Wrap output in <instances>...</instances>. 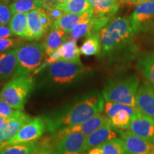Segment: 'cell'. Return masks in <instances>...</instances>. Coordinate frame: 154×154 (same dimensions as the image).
<instances>
[{"label":"cell","instance_id":"obj_22","mask_svg":"<svg viewBox=\"0 0 154 154\" xmlns=\"http://www.w3.org/2000/svg\"><path fill=\"white\" fill-rule=\"evenodd\" d=\"M86 153V154H129L124 140L121 138L108 140L101 145L92 148Z\"/></svg>","mask_w":154,"mask_h":154},{"label":"cell","instance_id":"obj_29","mask_svg":"<svg viewBox=\"0 0 154 154\" xmlns=\"http://www.w3.org/2000/svg\"><path fill=\"white\" fill-rule=\"evenodd\" d=\"M142 76L154 88V52L147 55L138 63Z\"/></svg>","mask_w":154,"mask_h":154},{"label":"cell","instance_id":"obj_14","mask_svg":"<svg viewBox=\"0 0 154 154\" xmlns=\"http://www.w3.org/2000/svg\"><path fill=\"white\" fill-rule=\"evenodd\" d=\"M136 104L141 114L154 119V88L146 81L138 86Z\"/></svg>","mask_w":154,"mask_h":154},{"label":"cell","instance_id":"obj_7","mask_svg":"<svg viewBox=\"0 0 154 154\" xmlns=\"http://www.w3.org/2000/svg\"><path fill=\"white\" fill-rule=\"evenodd\" d=\"M46 131H47V124L43 117L38 116L32 119L28 123L24 124L13 137L2 143H0V149L13 144L38 140Z\"/></svg>","mask_w":154,"mask_h":154},{"label":"cell","instance_id":"obj_21","mask_svg":"<svg viewBox=\"0 0 154 154\" xmlns=\"http://www.w3.org/2000/svg\"><path fill=\"white\" fill-rule=\"evenodd\" d=\"M91 4L94 16L96 17H113L116 14L120 0H88Z\"/></svg>","mask_w":154,"mask_h":154},{"label":"cell","instance_id":"obj_2","mask_svg":"<svg viewBox=\"0 0 154 154\" xmlns=\"http://www.w3.org/2000/svg\"><path fill=\"white\" fill-rule=\"evenodd\" d=\"M90 69L75 61H59L47 65L34 73V87L43 91H56L76 85L88 76Z\"/></svg>","mask_w":154,"mask_h":154},{"label":"cell","instance_id":"obj_9","mask_svg":"<svg viewBox=\"0 0 154 154\" xmlns=\"http://www.w3.org/2000/svg\"><path fill=\"white\" fill-rule=\"evenodd\" d=\"M107 124H111L109 119L104 113H100L94 116L91 118L82 123V124L76 125V126H74L68 127V128H63V129L52 133L51 137L48 138L47 139L52 141V140H57L66 134L76 132L82 133V134L86 135V137H87L88 135L92 134V133L99 129L101 127Z\"/></svg>","mask_w":154,"mask_h":154},{"label":"cell","instance_id":"obj_25","mask_svg":"<svg viewBox=\"0 0 154 154\" xmlns=\"http://www.w3.org/2000/svg\"><path fill=\"white\" fill-rule=\"evenodd\" d=\"M101 50L100 32H94L86 36L80 48V52L85 56H99Z\"/></svg>","mask_w":154,"mask_h":154},{"label":"cell","instance_id":"obj_27","mask_svg":"<svg viewBox=\"0 0 154 154\" xmlns=\"http://www.w3.org/2000/svg\"><path fill=\"white\" fill-rule=\"evenodd\" d=\"M43 8L39 0H14L9 5L11 15L17 13H28Z\"/></svg>","mask_w":154,"mask_h":154},{"label":"cell","instance_id":"obj_20","mask_svg":"<svg viewBox=\"0 0 154 154\" xmlns=\"http://www.w3.org/2000/svg\"><path fill=\"white\" fill-rule=\"evenodd\" d=\"M94 16L93 9L80 14H65L60 19H57L51 24V28L60 29L69 34L71 30L82 21Z\"/></svg>","mask_w":154,"mask_h":154},{"label":"cell","instance_id":"obj_34","mask_svg":"<svg viewBox=\"0 0 154 154\" xmlns=\"http://www.w3.org/2000/svg\"><path fill=\"white\" fill-rule=\"evenodd\" d=\"M39 11H40V17H41L42 25H43L44 32H45L46 36H47L48 32H49L50 29H51L52 22H51V19H49V16H48L45 9L42 8L39 9Z\"/></svg>","mask_w":154,"mask_h":154},{"label":"cell","instance_id":"obj_3","mask_svg":"<svg viewBox=\"0 0 154 154\" xmlns=\"http://www.w3.org/2000/svg\"><path fill=\"white\" fill-rule=\"evenodd\" d=\"M136 34L129 17L113 18L100 31L101 50L99 57L119 54L131 44Z\"/></svg>","mask_w":154,"mask_h":154},{"label":"cell","instance_id":"obj_24","mask_svg":"<svg viewBox=\"0 0 154 154\" xmlns=\"http://www.w3.org/2000/svg\"><path fill=\"white\" fill-rule=\"evenodd\" d=\"M8 25L14 36L27 41L29 36L27 13L13 14Z\"/></svg>","mask_w":154,"mask_h":154},{"label":"cell","instance_id":"obj_43","mask_svg":"<svg viewBox=\"0 0 154 154\" xmlns=\"http://www.w3.org/2000/svg\"><path fill=\"white\" fill-rule=\"evenodd\" d=\"M82 154H86V152H84V153H83Z\"/></svg>","mask_w":154,"mask_h":154},{"label":"cell","instance_id":"obj_23","mask_svg":"<svg viewBox=\"0 0 154 154\" xmlns=\"http://www.w3.org/2000/svg\"><path fill=\"white\" fill-rule=\"evenodd\" d=\"M27 14L29 29L27 41H40L42 38L46 36V34L41 21L39 9L31 11Z\"/></svg>","mask_w":154,"mask_h":154},{"label":"cell","instance_id":"obj_35","mask_svg":"<svg viewBox=\"0 0 154 154\" xmlns=\"http://www.w3.org/2000/svg\"><path fill=\"white\" fill-rule=\"evenodd\" d=\"M35 154H54L53 149L47 140L40 143V148Z\"/></svg>","mask_w":154,"mask_h":154},{"label":"cell","instance_id":"obj_26","mask_svg":"<svg viewBox=\"0 0 154 154\" xmlns=\"http://www.w3.org/2000/svg\"><path fill=\"white\" fill-rule=\"evenodd\" d=\"M40 148L38 140L13 144L2 148L0 154H35Z\"/></svg>","mask_w":154,"mask_h":154},{"label":"cell","instance_id":"obj_31","mask_svg":"<svg viewBox=\"0 0 154 154\" xmlns=\"http://www.w3.org/2000/svg\"><path fill=\"white\" fill-rule=\"evenodd\" d=\"M22 110H18L8 104L0 98V113L7 119L14 118L22 113Z\"/></svg>","mask_w":154,"mask_h":154},{"label":"cell","instance_id":"obj_5","mask_svg":"<svg viewBox=\"0 0 154 154\" xmlns=\"http://www.w3.org/2000/svg\"><path fill=\"white\" fill-rule=\"evenodd\" d=\"M139 78L136 75H131L120 79L109 82L102 91L105 101L114 102L136 107V97Z\"/></svg>","mask_w":154,"mask_h":154},{"label":"cell","instance_id":"obj_6","mask_svg":"<svg viewBox=\"0 0 154 154\" xmlns=\"http://www.w3.org/2000/svg\"><path fill=\"white\" fill-rule=\"evenodd\" d=\"M44 44L41 42L24 43L17 49V66L14 77L33 75L44 61Z\"/></svg>","mask_w":154,"mask_h":154},{"label":"cell","instance_id":"obj_11","mask_svg":"<svg viewBox=\"0 0 154 154\" xmlns=\"http://www.w3.org/2000/svg\"><path fill=\"white\" fill-rule=\"evenodd\" d=\"M80 55V49H79L78 46H77L76 39L71 38L70 39L65 42L61 47H59L57 50H56L52 54L50 55L46 59V61H44L43 64L39 69L59 61L79 62L81 61Z\"/></svg>","mask_w":154,"mask_h":154},{"label":"cell","instance_id":"obj_39","mask_svg":"<svg viewBox=\"0 0 154 154\" xmlns=\"http://www.w3.org/2000/svg\"><path fill=\"white\" fill-rule=\"evenodd\" d=\"M8 119H9L6 118V117H5L4 116H2L1 113H0V128H1V127H2L5 124V123L7 122Z\"/></svg>","mask_w":154,"mask_h":154},{"label":"cell","instance_id":"obj_8","mask_svg":"<svg viewBox=\"0 0 154 154\" xmlns=\"http://www.w3.org/2000/svg\"><path fill=\"white\" fill-rule=\"evenodd\" d=\"M49 142L54 154H82L85 152L86 136L82 133H72Z\"/></svg>","mask_w":154,"mask_h":154},{"label":"cell","instance_id":"obj_16","mask_svg":"<svg viewBox=\"0 0 154 154\" xmlns=\"http://www.w3.org/2000/svg\"><path fill=\"white\" fill-rule=\"evenodd\" d=\"M118 135H119V129L114 128L111 124L101 127L86 137L85 152L108 140L118 138Z\"/></svg>","mask_w":154,"mask_h":154},{"label":"cell","instance_id":"obj_33","mask_svg":"<svg viewBox=\"0 0 154 154\" xmlns=\"http://www.w3.org/2000/svg\"><path fill=\"white\" fill-rule=\"evenodd\" d=\"M46 11H47L49 19H51V22H52V24L53 22H54L57 19H60L61 17H63L65 14V12L63 11V9L57 5L51 7V8L47 9Z\"/></svg>","mask_w":154,"mask_h":154},{"label":"cell","instance_id":"obj_37","mask_svg":"<svg viewBox=\"0 0 154 154\" xmlns=\"http://www.w3.org/2000/svg\"><path fill=\"white\" fill-rule=\"evenodd\" d=\"M152 0H120L121 5H138L140 4L147 2Z\"/></svg>","mask_w":154,"mask_h":154},{"label":"cell","instance_id":"obj_36","mask_svg":"<svg viewBox=\"0 0 154 154\" xmlns=\"http://www.w3.org/2000/svg\"><path fill=\"white\" fill-rule=\"evenodd\" d=\"M14 35L9 28V25H2L0 26V38L13 37Z\"/></svg>","mask_w":154,"mask_h":154},{"label":"cell","instance_id":"obj_4","mask_svg":"<svg viewBox=\"0 0 154 154\" xmlns=\"http://www.w3.org/2000/svg\"><path fill=\"white\" fill-rule=\"evenodd\" d=\"M34 85L35 79L32 75L14 77L4 84L0 98L14 109L23 111Z\"/></svg>","mask_w":154,"mask_h":154},{"label":"cell","instance_id":"obj_1","mask_svg":"<svg viewBox=\"0 0 154 154\" xmlns=\"http://www.w3.org/2000/svg\"><path fill=\"white\" fill-rule=\"evenodd\" d=\"M105 100L102 94L94 91L77 98L70 104L42 116L47 131L52 133L80 124L98 113H102Z\"/></svg>","mask_w":154,"mask_h":154},{"label":"cell","instance_id":"obj_12","mask_svg":"<svg viewBox=\"0 0 154 154\" xmlns=\"http://www.w3.org/2000/svg\"><path fill=\"white\" fill-rule=\"evenodd\" d=\"M119 133L129 154H154V141L138 137L124 130L119 129Z\"/></svg>","mask_w":154,"mask_h":154},{"label":"cell","instance_id":"obj_28","mask_svg":"<svg viewBox=\"0 0 154 154\" xmlns=\"http://www.w3.org/2000/svg\"><path fill=\"white\" fill-rule=\"evenodd\" d=\"M62 9L65 14H80L92 9L88 0H70L63 5H57Z\"/></svg>","mask_w":154,"mask_h":154},{"label":"cell","instance_id":"obj_32","mask_svg":"<svg viewBox=\"0 0 154 154\" xmlns=\"http://www.w3.org/2000/svg\"><path fill=\"white\" fill-rule=\"evenodd\" d=\"M11 13L9 7L1 4L0 5V26L8 25L11 18Z\"/></svg>","mask_w":154,"mask_h":154},{"label":"cell","instance_id":"obj_40","mask_svg":"<svg viewBox=\"0 0 154 154\" xmlns=\"http://www.w3.org/2000/svg\"><path fill=\"white\" fill-rule=\"evenodd\" d=\"M69 1H70V0H57V5H63V4L68 2H69Z\"/></svg>","mask_w":154,"mask_h":154},{"label":"cell","instance_id":"obj_30","mask_svg":"<svg viewBox=\"0 0 154 154\" xmlns=\"http://www.w3.org/2000/svg\"><path fill=\"white\" fill-rule=\"evenodd\" d=\"M25 43V40L20 38H0V54L17 49Z\"/></svg>","mask_w":154,"mask_h":154},{"label":"cell","instance_id":"obj_38","mask_svg":"<svg viewBox=\"0 0 154 154\" xmlns=\"http://www.w3.org/2000/svg\"><path fill=\"white\" fill-rule=\"evenodd\" d=\"M41 2L42 7L47 9L54 7L57 5V0H39Z\"/></svg>","mask_w":154,"mask_h":154},{"label":"cell","instance_id":"obj_41","mask_svg":"<svg viewBox=\"0 0 154 154\" xmlns=\"http://www.w3.org/2000/svg\"><path fill=\"white\" fill-rule=\"evenodd\" d=\"M13 1H14V0H2V3L4 4V5L9 6L11 5V3Z\"/></svg>","mask_w":154,"mask_h":154},{"label":"cell","instance_id":"obj_10","mask_svg":"<svg viewBox=\"0 0 154 154\" xmlns=\"http://www.w3.org/2000/svg\"><path fill=\"white\" fill-rule=\"evenodd\" d=\"M133 28L136 33L154 28V0L136 5L130 17Z\"/></svg>","mask_w":154,"mask_h":154},{"label":"cell","instance_id":"obj_17","mask_svg":"<svg viewBox=\"0 0 154 154\" xmlns=\"http://www.w3.org/2000/svg\"><path fill=\"white\" fill-rule=\"evenodd\" d=\"M17 49L0 54V86L13 78L16 72Z\"/></svg>","mask_w":154,"mask_h":154},{"label":"cell","instance_id":"obj_13","mask_svg":"<svg viewBox=\"0 0 154 154\" xmlns=\"http://www.w3.org/2000/svg\"><path fill=\"white\" fill-rule=\"evenodd\" d=\"M112 19L113 17H96L93 16L76 24L69 32V35L72 38L78 39L94 32H100Z\"/></svg>","mask_w":154,"mask_h":154},{"label":"cell","instance_id":"obj_15","mask_svg":"<svg viewBox=\"0 0 154 154\" xmlns=\"http://www.w3.org/2000/svg\"><path fill=\"white\" fill-rule=\"evenodd\" d=\"M128 131L138 137L154 141V119L142 114L134 119Z\"/></svg>","mask_w":154,"mask_h":154},{"label":"cell","instance_id":"obj_18","mask_svg":"<svg viewBox=\"0 0 154 154\" xmlns=\"http://www.w3.org/2000/svg\"><path fill=\"white\" fill-rule=\"evenodd\" d=\"M70 38L69 34L63 30L60 29L51 28L46 36L43 43L45 55L49 57Z\"/></svg>","mask_w":154,"mask_h":154},{"label":"cell","instance_id":"obj_19","mask_svg":"<svg viewBox=\"0 0 154 154\" xmlns=\"http://www.w3.org/2000/svg\"><path fill=\"white\" fill-rule=\"evenodd\" d=\"M32 118L23 112L14 118L9 119L5 124L0 128V143L10 139L22 127L28 123Z\"/></svg>","mask_w":154,"mask_h":154},{"label":"cell","instance_id":"obj_42","mask_svg":"<svg viewBox=\"0 0 154 154\" xmlns=\"http://www.w3.org/2000/svg\"><path fill=\"white\" fill-rule=\"evenodd\" d=\"M1 4H3L2 3V0H0V5H1Z\"/></svg>","mask_w":154,"mask_h":154}]
</instances>
